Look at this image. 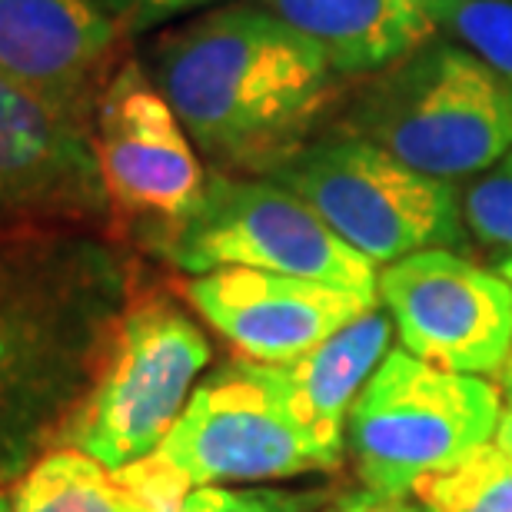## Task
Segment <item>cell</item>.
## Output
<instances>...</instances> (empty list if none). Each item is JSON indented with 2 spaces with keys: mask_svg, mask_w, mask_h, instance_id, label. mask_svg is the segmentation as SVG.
Segmentation results:
<instances>
[{
  "mask_svg": "<svg viewBox=\"0 0 512 512\" xmlns=\"http://www.w3.org/2000/svg\"><path fill=\"white\" fill-rule=\"evenodd\" d=\"M107 213L90 130L0 77V227Z\"/></svg>",
  "mask_w": 512,
  "mask_h": 512,
  "instance_id": "cell-12",
  "label": "cell"
},
{
  "mask_svg": "<svg viewBox=\"0 0 512 512\" xmlns=\"http://www.w3.org/2000/svg\"><path fill=\"white\" fill-rule=\"evenodd\" d=\"M183 296L200 320L256 363H293L330 340L380 300L343 286L263 270H210L190 276Z\"/></svg>",
  "mask_w": 512,
  "mask_h": 512,
  "instance_id": "cell-11",
  "label": "cell"
},
{
  "mask_svg": "<svg viewBox=\"0 0 512 512\" xmlns=\"http://www.w3.org/2000/svg\"><path fill=\"white\" fill-rule=\"evenodd\" d=\"M499 416L503 399L483 376L449 373L389 350L356 396L346 449L363 489L406 496L423 476L486 446Z\"/></svg>",
  "mask_w": 512,
  "mask_h": 512,
  "instance_id": "cell-6",
  "label": "cell"
},
{
  "mask_svg": "<svg viewBox=\"0 0 512 512\" xmlns=\"http://www.w3.org/2000/svg\"><path fill=\"white\" fill-rule=\"evenodd\" d=\"M120 44L97 0H0V77L87 130Z\"/></svg>",
  "mask_w": 512,
  "mask_h": 512,
  "instance_id": "cell-13",
  "label": "cell"
},
{
  "mask_svg": "<svg viewBox=\"0 0 512 512\" xmlns=\"http://www.w3.org/2000/svg\"><path fill=\"white\" fill-rule=\"evenodd\" d=\"M466 233L483 250L512 256V147L459 193Z\"/></svg>",
  "mask_w": 512,
  "mask_h": 512,
  "instance_id": "cell-19",
  "label": "cell"
},
{
  "mask_svg": "<svg viewBox=\"0 0 512 512\" xmlns=\"http://www.w3.org/2000/svg\"><path fill=\"white\" fill-rule=\"evenodd\" d=\"M373 266L466 243L456 183L419 173L370 140L320 133L270 173Z\"/></svg>",
  "mask_w": 512,
  "mask_h": 512,
  "instance_id": "cell-5",
  "label": "cell"
},
{
  "mask_svg": "<svg viewBox=\"0 0 512 512\" xmlns=\"http://www.w3.org/2000/svg\"><path fill=\"white\" fill-rule=\"evenodd\" d=\"M426 512H512V449L489 439L409 489Z\"/></svg>",
  "mask_w": 512,
  "mask_h": 512,
  "instance_id": "cell-17",
  "label": "cell"
},
{
  "mask_svg": "<svg viewBox=\"0 0 512 512\" xmlns=\"http://www.w3.org/2000/svg\"><path fill=\"white\" fill-rule=\"evenodd\" d=\"M503 380H506V389L512 393V356H509V363H506V373H503Z\"/></svg>",
  "mask_w": 512,
  "mask_h": 512,
  "instance_id": "cell-25",
  "label": "cell"
},
{
  "mask_svg": "<svg viewBox=\"0 0 512 512\" xmlns=\"http://www.w3.org/2000/svg\"><path fill=\"white\" fill-rule=\"evenodd\" d=\"M310 37L343 80L370 77L436 37L426 0H256Z\"/></svg>",
  "mask_w": 512,
  "mask_h": 512,
  "instance_id": "cell-15",
  "label": "cell"
},
{
  "mask_svg": "<svg viewBox=\"0 0 512 512\" xmlns=\"http://www.w3.org/2000/svg\"><path fill=\"white\" fill-rule=\"evenodd\" d=\"M177 270H263L343 286L380 300L376 266L326 227L310 203L270 177L210 170L197 213L160 243Z\"/></svg>",
  "mask_w": 512,
  "mask_h": 512,
  "instance_id": "cell-7",
  "label": "cell"
},
{
  "mask_svg": "<svg viewBox=\"0 0 512 512\" xmlns=\"http://www.w3.org/2000/svg\"><path fill=\"white\" fill-rule=\"evenodd\" d=\"M130 300L100 240L34 230L0 243V486L57 446Z\"/></svg>",
  "mask_w": 512,
  "mask_h": 512,
  "instance_id": "cell-2",
  "label": "cell"
},
{
  "mask_svg": "<svg viewBox=\"0 0 512 512\" xmlns=\"http://www.w3.org/2000/svg\"><path fill=\"white\" fill-rule=\"evenodd\" d=\"M436 30L459 40L512 94V0H426Z\"/></svg>",
  "mask_w": 512,
  "mask_h": 512,
  "instance_id": "cell-18",
  "label": "cell"
},
{
  "mask_svg": "<svg viewBox=\"0 0 512 512\" xmlns=\"http://www.w3.org/2000/svg\"><path fill=\"white\" fill-rule=\"evenodd\" d=\"M323 133L370 140L406 167L459 183L512 147V94L473 50L436 34L396 64L346 80Z\"/></svg>",
  "mask_w": 512,
  "mask_h": 512,
  "instance_id": "cell-3",
  "label": "cell"
},
{
  "mask_svg": "<svg viewBox=\"0 0 512 512\" xmlns=\"http://www.w3.org/2000/svg\"><path fill=\"white\" fill-rule=\"evenodd\" d=\"M323 512H426L413 496H386L373 493V489H360V493L343 496L340 503H330Z\"/></svg>",
  "mask_w": 512,
  "mask_h": 512,
  "instance_id": "cell-22",
  "label": "cell"
},
{
  "mask_svg": "<svg viewBox=\"0 0 512 512\" xmlns=\"http://www.w3.org/2000/svg\"><path fill=\"white\" fill-rule=\"evenodd\" d=\"M190 483L153 453L107 469L77 449L40 456L10 493V512H180Z\"/></svg>",
  "mask_w": 512,
  "mask_h": 512,
  "instance_id": "cell-16",
  "label": "cell"
},
{
  "mask_svg": "<svg viewBox=\"0 0 512 512\" xmlns=\"http://www.w3.org/2000/svg\"><path fill=\"white\" fill-rule=\"evenodd\" d=\"M100 10L114 20L120 37H140L157 27H167L173 20L210 10L217 0H97Z\"/></svg>",
  "mask_w": 512,
  "mask_h": 512,
  "instance_id": "cell-21",
  "label": "cell"
},
{
  "mask_svg": "<svg viewBox=\"0 0 512 512\" xmlns=\"http://www.w3.org/2000/svg\"><path fill=\"white\" fill-rule=\"evenodd\" d=\"M499 273H503L509 280V286H512V256H503V260H499Z\"/></svg>",
  "mask_w": 512,
  "mask_h": 512,
  "instance_id": "cell-24",
  "label": "cell"
},
{
  "mask_svg": "<svg viewBox=\"0 0 512 512\" xmlns=\"http://www.w3.org/2000/svg\"><path fill=\"white\" fill-rule=\"evenodd\" d=\"M399 350L463 376H499L512 356V286L456 250H419L376 273Z\"/></svg>",
  "mask_w": 512,
  "mask_h": 512,
  "instance_id": "cell-10",
  "label": "cell"
},
{
  "mask_svg": "<svg viewBox=\"0 0 512 512\" xmlns=\"http://www.w3.org/2000/svg\"><path fill=\"white\" fill-rule=\"evenodd\" d=\"M496 443H503L512 449V393L506 396V406H503V416H499V429H496Z\"/></svg>",
  "mask_w": 512,
  "mask_h": 512,
  "instance_id": "cell-23",
  "label": "cell"
},
{
  "mask_svg": "<svg viewBox=\"0 0 512 512\" xmlns=\"http://www.w3.org/2000/svg\"><path fill=\"white\" fill-rule=\"evenodd\" d=\"M157 456L190 486L273 483L330 473L293 423L270 363L247 356L200 376Z\"/></svg>",
  "mask_w": 512,
  "mask_h": 512,
  "instance_id": "cell-9",
  "label": "cell"
},
{
  "mask_svg": "<svg viewBox=\"0 0 512 512\" xmlns=\"http://www.w3.org/2000/svg\"><path fill=\"white\" fill-rule=\"evenodd\" d=\"M210 356L207 333L180 303L160 293H130L104 363L60 429L57 446L77 449L107 469L153 456L187 409Z\"/></svg>",
  "mask_w": 512,
  "mask_h": 512,
  "instance_id": "cell-4",
  "label": "cell"
},
{
  "mask_svg": "<svg viewBox=\"0 0 512 512\" xmlns=\"http://www.w3.org/2000/svg\"><path fill=\"white\" fill-rule=\"evenodd\" d=\"M0 512H10V496L0 493Z\"/></svg>",
  "mask_w": 512,
  "mask_h": 512,
  "instance_id": "cell-26",
  "label": "cell"
},
{
  "mask_svg": "<svg viewBox=\"0 0 512 512\" xmlns=\"http://www.w3.org/2000/svg\"><path fill=\"white\" fill-rule=\"evenodd\" d=\"M393 333L389 313L373 306L300 360L270 363L293 423L330 469L343 463L353 403L376 366L386 360Z\"/></svg>",
  "mask_w": 512,
  "mask_h": 512,
  "instance_id": "cell-14",
  "label": "cell"
},
{
  "mask_svg": "<svg viewBox=\"0 0 512 512\" xmlns=\"http://www.w3.org/2000/svg\"><path fill=\"white\" fill-rule=\"evenodd\" d=\"M143 67L213 170L270 177L346 94L323 50L256 0L220 4L150 40Z\"/></svg>",
  "mask_w": 512,
  "mask_h": 512,
  "instance_id": "cell-1",
  "label": "cell"
},
{
  "mask_svg": "<svg viewBox=\"0 0 512 512\" xmlns=\"http://www.w3.org/2000/svg\"><path fill=\"white\" fill-rule=\"evenodd\" d=\"M90 140L110 213L153 250L197 213L210 173L143 60L124 57L110 74L94 104Z\"/></svg>",
  "mask_w": 512,
  "mask_h": 512,
  "instance_id": "cell-8",
  "label": "cell"
},
{
  "mask_svg": "<svg viewBox=\"0 0 512 512\" xmlns=\"http://www.w3.org/2000/svg\"><path fill=\"white\" fill-rule=\"evenodd\" d=\"M330 489L323 486H193L180 512H323Z\"/></svg>",
  "mask_w": 512,
  "mask_h": 512,
  "instance_id": "cell-20",
  "label": "cell"
}]
</instances>
